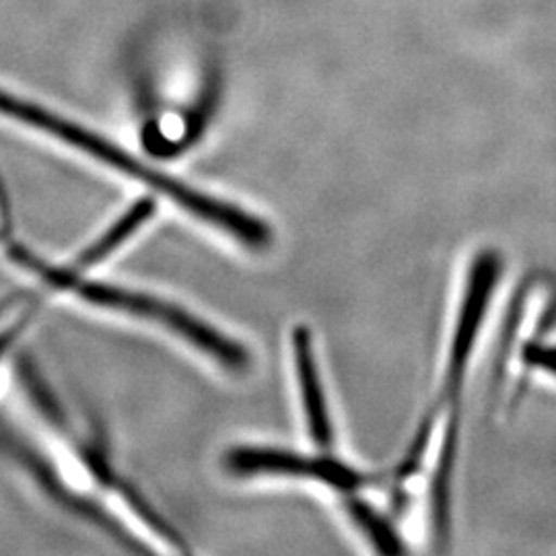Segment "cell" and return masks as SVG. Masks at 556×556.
Instances as JSON below:
<instances>
[{
	"label": "cell",
	"mask_w": 556,
	"mask_h": 556,
	"mask_svg": "<svg viewBox=\"0 0 556 556\" xmlns=\"http://www.w3.org/2000/svg\"><path fill=\"white\" fill-rule=\"evenodd\" d=\"M0 114L7 118L20 119L23 124L34 126L41 132H48L50 137L62 140L71 147H77L87 155L128 174L130 178L140 179V181L153 186L155 190H160L161 194L178 202L179 206H184L188 213L197 215L199 219L206 220L211 225H217L219 229L239 239L248 248L262 250V248H268L273 241L270 227L266 223H262L258 217L243 213L241 208L231 206L227 202L204 197L202 192L184 186L181 181H176L169 176H163L161 172L142 165L135 157H130L126 151L116 147L114 142L101 139L79 124H73L62 116L43 110L36 103L15 98L2 89H0Z\"/></svg>",
	"instance_id": "1"
},
{
	"label": "cell",
	"mask_w": 556,
	"mask_h": 556,
	"mask_svg": "<svg viewBox=\"0 0 556 556\" xmlns=\"http://www.w3.org/2000/svg\"><path fill=\"white\" fill-rule=\"evenodd\" d=\"M11 256L15 262H20L21 266H25L27 270L36 273L38 277L43 278L46 282L60 287V289H71L83 299H87L89 303L103 305V307H114L122 312H130L142 318L160 321L163 326H167L169 330H174L179 337L186 338L188 342H192L202 353H206L208 357L215 358L223 367L241 371L250 365V355L248 351L238 344L236 340L220 334L217 330L208 328V324L200 321V319L186 314L184 309H179L176 305H169L160 299L147 298L139 293H130V291H122L116 287H108V285H98V282H83L77 273L73 270H59V268H50L48 264H43L38 258H34L27 250H23L21 245H13Z\"/></svg>",
	"instance_id": "2"
},
{
	"label": "cell",
	"mask_w": 556,
	"mask_h": 556,
	"mask_svg": "<svg viewBox=\"0 0 556 556\" xmlns=\"http://www.w3.org/2000/svg\"><path fill=\"white\" fill-rule=\"evenodd\" d=\"M501 268H503L501 256L491 250L478 254L477 260L472 262L464 301H462V307L457 314L452 349H450V361H447V371H445V390H443L445 400H456L459 394V388L464 383V374L468 367V358L475 349L480 326L486 316V307H489V301L493 295V289L497 287Z\"/></svg>",
	"instance_id": "3"
},
{
	"label": "cell",
	"mask_w": 556,
	"mask_h": 556,
	"mask_svg": "<svg viewBox=\"0 0 556 556\" xmlns=\"http://www.w3.org/2000/svg\"><path fill=\"white\" fill-rule=\"evenodd\" d=\"M225 466L238 477L309 478L338 491H355L367 482L358 470L334 457H312L277 447H236L225 456Z\"/></svg>",
	"instance_id": "4"
},
{
	"label": "cell",
	"mask_w": 556,
	"mask_h": 556,
	"mask_svg": "<svg viewBox=\"0 0 556 556\" xmlns=\"http://www.w3.org/2000/svg\"><path fill=\"white\" fill-rule=\"evenodd\" d=\"M291 340H293V357H295L303 413H305L309 435L318 447L330 450L334 433H332V420L328 415V404L324 396V386L319 378L314 338L305 326H299L293 330Z\"/></svg>",
	"instance_id": "5"
},
{
	"label": "cell",
	"mask_w": 556,
	"mask_h": 556,
	"mask_svg": "<svg viewBox=\"0 0 556 556\" xmlns=\"http://www.w3.org/2000/svg\"><path fill=\"white\" fill-rule=\"evenodd\" d=\"M153 213H155V200H139L96 245H91L87 252L80 254L79 262L73 268V273H79V270H85L89 266H96L105 256H110L124 239L130 238L144 220L151 219Z\"/></svg>",
	"instance_id": "6"
},
{
	"label": "cell",
	"mask_w": 556,
	"mask_h": 556,
	"mask_svg": "<svg viewBox=\"0 0 556 556\" xmlns=\"http://www.w3.org/2000/svg\"><path fill=\"white\" fill-rule=\"evenodd\" d=\"M349 516L357 523L358 530L369 538V542L383 555H400L404 553V544L396 534V530L379 516L378 511L361 498H349L346 503Z\"/></svg>",
	"instance_id": "7"
},
{
	"label": "cell",
	"mask_w": 556,
	"mask_h": 556,
	"mask_svg": "<svg viewBox=\"0 0 556 556\" xmlns=\"http://www.w3.org/2000/svg\"><path fill=\"white\" fill-rule=\"evenodd\" d=\"M523 361L534 369H544L556 376V346L532 342L523 349Z\"/></svg>",
	"instance_id": "8"
},
{
	"label": "cell",
	"mask_w": 556,
	"mask_h": 556,
	"mask_svg": "<svg viewBox=\"0 0 556 556\" xmlns=\"http://www.w3.org/2000/svg\"><path fill=\"white\" fill-rule=\"evenodd\" d=\"M9 229H11V211H9V202H7L2 184H0V236H7Z\"/></svg>",
	"instance_id": "9"
},
{
	"label": "cell",
	"mask_w": 556,
	"mask_h": 556,
	"mask_svg": "<svg viewBox=\"0 0 556 556\" xmlns=\"http://www.w3.org/2000/svg\"><path fill=\"white\" fill-rule=\"evenodd\" d=\"M21 324H23V321H17V326H11V328H9L4 334H0V353L7 349L9 340L15 337V332H20Z\"/></svg>",
	"instance_id": "10"
}]
</instances>
